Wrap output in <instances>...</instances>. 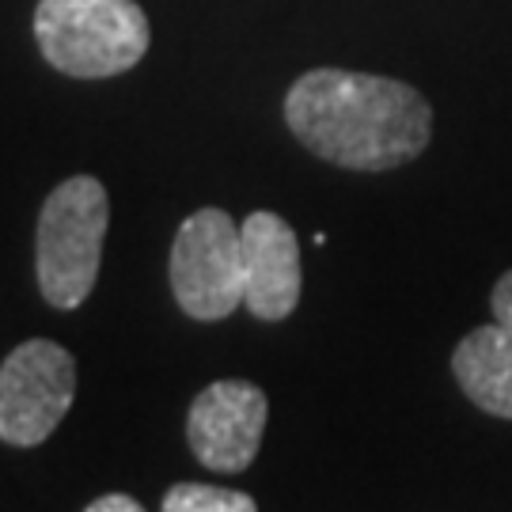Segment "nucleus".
I'll return each instance as SVG.
<instances>
[{
	"instance_id": "obj_11",
	"label": "nucleus",
	"mask_w": 512,
	"mask_h": 512,
	"mask_svg": "<svg viewBox=\"0 0 512 512\" xmlns=\"http://www.w3.org/2000/svg\"><path fill=\"white\" fill-rule=\"evenodd\" d=\"M84 512H145V505L133 501L129 494H103V497H95Z\"/></svg>"
},
{
	"instance_id": "obj_6",
	"label": "nucleus",
	"mask_w": 512,
	"mask_h": 512,
	"mask_svg": "<svg viewBox=\"0 0 512 512\" xmlns=\"http://www.w3.org/2000/svg\"><path fill=\"white\" fill-rule=\"evenodd\" d=\"M270 418L266 391L251 380H217L190 403L186 440L202 467L239 475L255 463Z\"/></svg>"
},
{
	"instance_id": "obj_8",
	"label": "nucleus",
	"mask_w": 512,
	"mask_h": 512,
	"mask_svg": "<svg viewBox=\"0 0 512 512\" xmlns=\"http://www.w3.org/2000/svg\"><path fill=\"white\" fill-rule=\"evenodd\" d=\"M452 372L478 410L512 421V330L501 323L471 330L452 353Z\"/></svg>"
},
{
	"instance_id": "obj_1",
	"label": "nucleus",
	"mask_w": 512,
	"mask_h": 512,
	"mask_svg": "<svg viewBox=\"0 0 512 512\" xmlns=\"http://www.w3.org/2000/svg\"><path fill=\"white\" fill-rule=\"evenodd\" d=\"M285 122L319 160L349 171H391L418 160L433 137V107L403 80L311 69L285 95Z\"/></svg>"
},
{
	"instance_id": "obj_4",
	"label": "nucleus",
	"mask_w": 512,
	"mask_h": 512,
	"mask_svg": "<svg viewBox=\"0 0 512 512\" xmlns=\"http://www.w3.org/2000/svg\"><path fill=\"white\" fill-rule=\"evenodd\" d=\"M171 293L190 319L217 323L243 304V243L224 209H198L171 243Z\"/></svg>"
},
{
	"instance_id": "obj_10",
	"label": "nucleus",
	"mask_w": 512,
	"mask_h": 512,
	"mask_svg": "<svg viewBox=\"0 0 512 512\" xmlns=\"http://www.w3.org/2000/svg\"><path fill=\"white\" fill-rule=\"evenodd\" d=\"M490 308H494V323H501L505 330H512V270L509 274H501V281L494 285Z\"/></svg>"
},
{
	"instance_id": "obj_7",
	"label": "nucleus",
	"mask_w": 512,
	"mask_h": 512,
	"mask_svg": "<svg viewBox=\"0 0 512 512\" xmlns=\"http://www.w3.org/2000/svg\"><path fill=\"white\" fill-rule=\"evenodd\" d=\"M243 243V304L262 323L289 319L300 304L304 270H300V239L289 220L258 209L239 228Z\"/></svg>"
},
{
	"instance_id": "obj_3",
	"label": "nucleus",
	"mask_w": 512,
	"mask_h": 512,
	"mask_svg": "<svg viewBox=\"0 0 512 512\" xmlns=\"http://www.w3.org/2000/svg\"><path fill=\"white\" fill-rule=\"evenodd\" d=\"M110 224L107 190L92 175H73L50 190L38 213L35 270L46 304L61 311L80 308L95 289L103 239Z\"/></svg>"
},
{
	"instance_id": "obj_2",
	"label": "nucleus",
	"mask_w": 512,
	"mask_h": 512,
	"mask_svg": "<svg viewBox=\"0 0 512 512\" xmlns=\"http://www.w3.org/2000/svg\"><path fill=\"white\" fill-rule=\"evenodd\" d=\"M35 38L57 73L103 80L148 54V16L133 0H38Z\"/></svg>"
},
{
	"instance_id": "obj_5",
	"label": "nucleus",
	"mask_w": 512,
	"mask_h": 512,
	"mask_svg": "<svg viewBox=\"0 0 512 512\" xmlns=\"http://www.w3.org/2000/svg\"><path fill=\"white\" fill-rule=\"evenodd\" d=\"M76 399V361L50 338L16 346L0 365V440L35 448L57 433Z\"/></svg>"
},
{
	"instance_id": "obj_9",
	"label": "nucleus",
	"mask_w": 512,
	"mask_h": 512,
	"mask_svg": "<svg viewBox=\"0 0 512 512\" xmlns=\"http://www.w3.org/2000/svg\"><path fill=\"white\" fill-rule=\"evenodd\" d=\"M160 512H258L255 497L224 490V486H205V482H179L164 494Z\"/></svg>"
}]
</instances>
